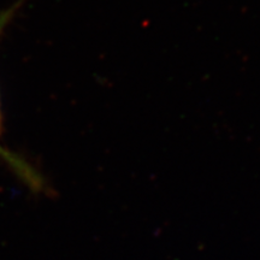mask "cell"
<instances>
[{
  "label": "cell",
  "mask_w": 260,
  "mask_h": 260,
  "mask_svg": "<svg viewBox=\"0 0 260 260\" xmlns=\"http://www.w3.org/2000/svg\"><path fill=\"white\" fill-rule=\"evenodd\" d=\"M12 15H14V9H11L10 11L4 12V14L0 16V34H2V31L4 30L5 25L8 24V22L11 19ZM2 128H3L2 106H0V159H2V160L4 161L5 164L8 165V167L11 169V170L14 171L22 181L25 182L31 189L41 190L42 187H44V182H42L40 175H39L27 161H24L21 157H18V155L12 153L11 151H9V149L5 147L2 141V135H3Z\"/></svg>",
  "instance_id": "cell-1"
}]
</instances>
